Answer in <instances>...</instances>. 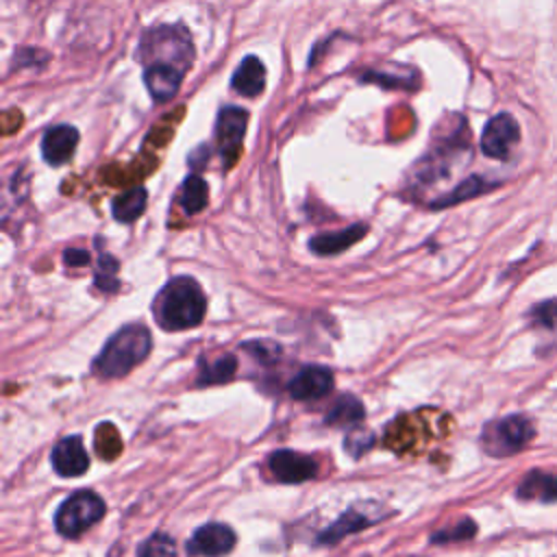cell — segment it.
<instances>
[{
    "label": "cell",
    "mask_w": 557,
    "mask_h": 557,
    "mask_svg": "<svg viewBox=\"0 0 557 557\" xmlns=\"http://www.w3.org/2000/svg\"><path fill=\"white\" fill-rule=\"evenodd\" d=\"M207 200H209V187L205 178L198 174H189L181 185V196H178L181 207L185 209V213L194 215L207 207Z\"/></svg>",
    "instance_id": "21"
},
{
    "label": "cell",
    "mask_w": 557,
    "mask_h": 557,
    "mask_svg": "<svg viewBox=\"0 0 557 557\" xmlns=\"http://www.w3.org/2000/svg\"><path fill=\"white\" fill-rule=\"evenodd\" d=\"M63 261L67 265H85L89 261V252L87 250H78V248H70L63 252Z\"/></svg>",
    "instance_id": "29"
},
{
    "label": "cell",
    "mask_w": 557,
    "mask_h": 557,
    "mask_svg": "<svg viewBox=\"0 0 557 557\" xmlns=\"http://www.w3.org/2000/svg\"><path fill=\"white\" fill-rule=\"evenodd\" d=\"M96 285L102 289V292H115L120 287V281H117V261L102 252L100 255V261H98V270H96Z\"/></svg>",
    "instance_id": "23"
},
{
    "label": "cell",
    "mask_w": 557,
    "mask_h": 557,
    "mask_svg": "<svg viewBox=\"0 0 557 557\" xmlns=\"http://www.w3.org/2000/svg\"><path fill=\"white\" fill-rule=\"evenodd\" d=\"M146 202H148V194L144 187H133L124 194H120L113 202H111V213L117 222H135L144 209H146Z\"/></svg>",
    "instance_id": "20"
},
{
    "label": "cell",
    "mask_w": 557,
    "mask_h": 557,
    "mask_svg": "<svg viewBox=\"0 0 557 557\" xmlns=\"http://www.w3.org/2000/svg\"><path fill=\"white\" fill-rule=\"evenodd\" d=\"M246 124H248V111H244L242 107H224L218 113L215 120V146L218 152L224 161V165L228 168L242 146L244 133H246Z\"/></svg>",
    "instance_id": "8"
},
{
    "label": "cell",
    "mask_w": 557,
    "mask_h": 557,
    "mask_svg": "<svg viewBox=\"0 0 557 557\" xmlns=\"http://www.w3.org/2000/svg\"><path fill=\"white\" fill-rule=\"evenodd\" d=\"M235 533L228 524L209 522L194 531L187 540V553L191 557H222L235 546Z\"/></svg>",
    "instance_id": "10"
},
{
    "label": "cell",
    "mask_w": 557,
    "mask_h": 557,
    "mask_svg": "<svg viewBox=\"0 0 557 557\" xmlns=\"http://www.w3.org/2000/svg\"><path fill=\"white\" fill-rule=\"evenodd\" d=\"M529 320L533 326L546 329V331H557V300H544L535 305L529 311Z\"/></svg>",
    "instance_id": "24"
},
{
    "label": "cell",
    "mask_w": 557,
    "mask_h": 557,
    "mask_svg": "<svg viewBox=\"0 0 557 557\" xmlns=\"http://www.w3.org/2000/svg\"><path fill=\"white\" fill-rule=\"evenodd\" d=\"M231 85H233V89L237 94H242L246 98L259 96L263 91V87H265V67H263V63L255 54H248L237 65V70L233 72Z\"/></svg>",
    "instance_id": "15"
},
{
    "label": "cell",
    "mask_w": 557,
    "mask_h": 557,
    "mask_svg": "<svg viewBox=\"0 0 557 557\" xmlns=\"http://www.w3.org/2000/svg\"><path fill=\"white\" fill-rule=\"evenodd\" d=\"M244 348H246L257 361H261V363H274V361H278V357H281V346H276L274 342H268V339L248 342Z\"/></svg>",
    "instance_id": "26"
},
{
    "label": "cell",
    "mask_w": 557,
    "mask_h": 557,
    "mask_svg": "<svg viewBox=\"0 0 557 557\" xmlns=\"http://www.w3.org/2000/svg\"><path fill=\"white\" fill-rule=\"evenodd\" d=\"M474 535V522L472 520H461L459 524H455L453 529H444L440 533L433 535V542H457V540H466Z\"/></svg>",
    "instance_id": "28"
},
{
    "label": "cell",
    "mask_w": 557,
    "mask_h": 557,
    "mask_svg": "<svg viewBox=\"0 0 557 557\" xmlns=\"http://www.w3.org/2000/svg\"><path fill=\"white\" fill-rule=\"evenodd\" d=\"M78 146V131L70 124H57L41 137V154L48 165H63Z\"/></svg>",
    "instance_id": "14"
},
{
    "label": "cell",
    "mask_w": 557,
    "mask_h": 557,
    "mask_svg": "<svg viewBox=\"0 0 557 557\" xmlns=\"http://www.w3.org/2000/svg\"><path fill=\"white\" fill-rule=\"evenodd\" d=\"M363 416H366V409H363L361 400L352 394H342L331 405L324 422L333 424V426H348V424L361 422Z\"/></svg>",
    "instance_id": "19"
},
{
    "label": "cell",
    "mask_w": 557,
    "mask_h": 557,
    "mask_svg": "<svg viewBox=\"0 0 557 557\" xmlns=\"http://www.w3.org/2000/svg\"><path fill=\"white\" fill-rule=\"evenodd\" d=\"M207 298L191 276L168 281L152 302V315L165 331H185L202 322Z\"/></svg>",
    "instance_id": "2"
},
{
    "label": "cell",
    "mask_w": 557,
    "mask_h": 557,
    "mask_svg": "<svg viewBox=\"0 0 557 557\" xmlns=\"http://www.w3.org/2000/svg\"><path fill=\"white\" fill-rule=\"evenodd\" d=\"M374 435L366 429H355L352 433L346 435V453H350L352 457H361L370 446H372Z\"/></svg>",
    "instance_id": "27"
},
{
    "label": "cell",
    "mask_w": 557,
    "mask_h": 557,
    "mask_svg": "<svg viewBox=\"0 0 557 557\" xmlns=\"http://www.w3.org/2000/svg\"><path fill=\"white\" fill-rule=\"evenodd\" d=\"M268 468L281 483H305L318 474V461L313 457L289 448L274 450L268 457Z\"/></svg>",
    "instance_id": "9"
},
{
    "label": "cell",
    "mask_w": 557,
    "mask_h": 557,
    "mask_svg": "<svg viewBox=\"0 0 557 557\" xmlns=\"http://www.w3.org/2000/svg\"><path fill=\"white\" fill-rule=\"evenodd\" d=\"M368 233V226L366 224H352L348 228H342V231H335V233H322V235H315L311 242H309V248L315 252V255H337L342 250H346L348 246L357 244L363 235Z\"/></svg>",
    "instance_id": "17"
},
{
    "label": "cell",
    "mask_w": 557,
    "mask_h": 557,
    "mask_svg": "<svg viewBox=\"0 0 557 557\" xmlns=\"http://www.w3.org/2000/svg\"><path fill=\"white\" fill-rule=\"evenodd\" d=\"M287 389L296 400L322 398L333 389V372L324 366H305L294 374Z\"/></svg>",
    "instance_id": "12"
},
{
    "label": "cell",
    "mask_w": 557,
    "mask_h": 557,
    "mask_svg": "<svg viewBox=\"0 0 557 557\" xmlns=\"http://www.w3.org/2000/svg\"><path fill=\"white\" fill-rule=\"evenodd\" d=\"M52 468L59 476H81L89 468L85 444L78 435L63 437L50 453Z\"/></svg>",
    "instance_id": "13"
},
{
    "label": "cell",
    "mask_w": 557,
    "mask_h": 557,
    "mask_svg": "<svg viewBox=\"0 0 557 557\" xmlns=\"http://www.w3.org/2000/svg\"><path fill=\"white\" fill-rule=\"evenodd\" d=\"M137 557H176V544L168 533H152L139 546Z\"/></svg>",
    "instance_id": "22"
},
{
    "label": "cell",
    "mask_w": 557,
    "mask_h": 557,
    "mask_svg": "<svg viewBox=\"0 0 557 557\" xmlns=\"http://www.w3.org/2000/svg\"><path fill=\"white\" fill-rule=\"evenodd\" d=\"M237 370V359L233 355H218L202 359L198 363V379L196 385H218L233 379Z\"/></svg>",
    "instance_id": "18"
},
{
    "label": "cell",
    "mask_w": 557,
    "mask_h": 557,
    "mask_svg": "<svg viewBox=\"0 0 557 557\" xmlns=\"http://www.w3.org/2000/svg\"><path fill=\"white\" fill-rule=\"evenodd\" d=\"M363 81H374L383 87H405V89H416L418 83V74L411 70H405L398 76H389L387 72H368L363 74Z\"/></svg>",
    "instance_id": "25"
},
{
    "label": "cell",
    "mask_w": 557,
    "mask_h": 557,
    "mask_svg": "<svg viewBox=\"0 0 557 557\" xmlns=\"http://www.w3.org/2000/svg\"><path fill=\"white\" fill-rule=\"evenodd\" d=\"M516 496L520 500H540V503H555L557 500V474L546 470L529 472L518 490Z\"/></svg>",
    "instance_id": "16"
},
{
    "label": "cell",
    "mask_w": 557,
    "mask_h": 557,
    "mask_svg": "<svg viewBox=\"0 0 557 557\" xmlns=\"http://www.w3.org/2000/svg\"><path fill=\"white\" fill-rule=\"evenodd\" d=\"M472 157L466 137L453 135L446 141L433 146L413 168V187H429L453 176L455 170L463 168Z\"/></svg>",
    "instance_id": "4"
},
{
    "label": "cell",
    "mask_w": 557,
    "mask_h": 557,
    "mask_svg": "<svg viewBox=\"0 0 557 557\" xmlns=\"http://www.w3.org/2000/svg\"><path fill=\"white\" fill-rule=\"evenodd\" d=\"M533 422L524 416H505L485 424L481 433V446L492 457H509L527 448L533 440Z\"/></svg>",
    "instance_id": "6"
},
{
    "label": "cell",
    "mask_w": 557,
    "mask_h": 557,
    "mask_svg": "<svg viewBox=\"0 0 557 557\" xmlns=\"http://www.w3.org/2000/svg\"><path fill=\"white\" fill-rule=\"evenodd\" d=\"M152 339L144 324L133 322L115 331L94 359V372L102 379H120L139 366L150 352Z\"/></svg>",
    "instance_id": "3"
},
{
    "label": "cell",
    "mask_w": 557,
    "mask_h": 557,
    "mask_svg": "<svg viewBox=\"0 0 557 557\" xmlns=\"http://www.w3.org/2000/svg\"><path fill=\"white\" fill-rule=\"evenodd\" d=\"M518 137H520L518 122L509 113H498L483 128L481 150L485 157L505 161L511 152V146L518 141Z\"/></svg>",
    "instance_id": "11"
},
{
    "label": "cell",
    "mask_w": 557,
    "mask_h": 557,
    "mask_svg": "<svg viewBox=\"0 0 557 557\" xmlns=\"http://www.w3.org/2000/svg\"><path fill=\"white\" fill-rule=\"evenodd\" d=\"M385 507L379 505V503H355L352 507H348L331 527H326L318 542L320 544H335L339 542L342 537L350 535V533H357L361 531L363 527H370V524H376L381 518H385Z\"/></svg>",
    "instance_id": "7"
},
{
    "label": "cell",
    "mask_w": 557,
    "mask_h": 557,
    "mask_svg": "<svg viewBox=\"0 0 557 557\" xmlns=\"http://www.w3.org/2000/svg\"><path fill=\"white\" fill-rule=\"evenodd\" d=\"M137 61L144 70H174L187 74L194 63L191 35L183 24L150 26L139 39Z\"/></svg>",
    "instance_id": "1"
},
{
    "label": "cell",
    "mask_w": 557,
    "mask_h": 557,
    "mask_svg": "<svg viewBox=\"0 0 557 557\" xmlns=\"http://www.w3.org/2000/svg\"><path fill=\"white\" fill-rule=\"evenodd\" d=\"M102 516V498L91 490H78L59 505L54 513V527L63 537H78L96 522H100Z\"/></svg>",
    "instance_id": "5"
}]
</instances>
